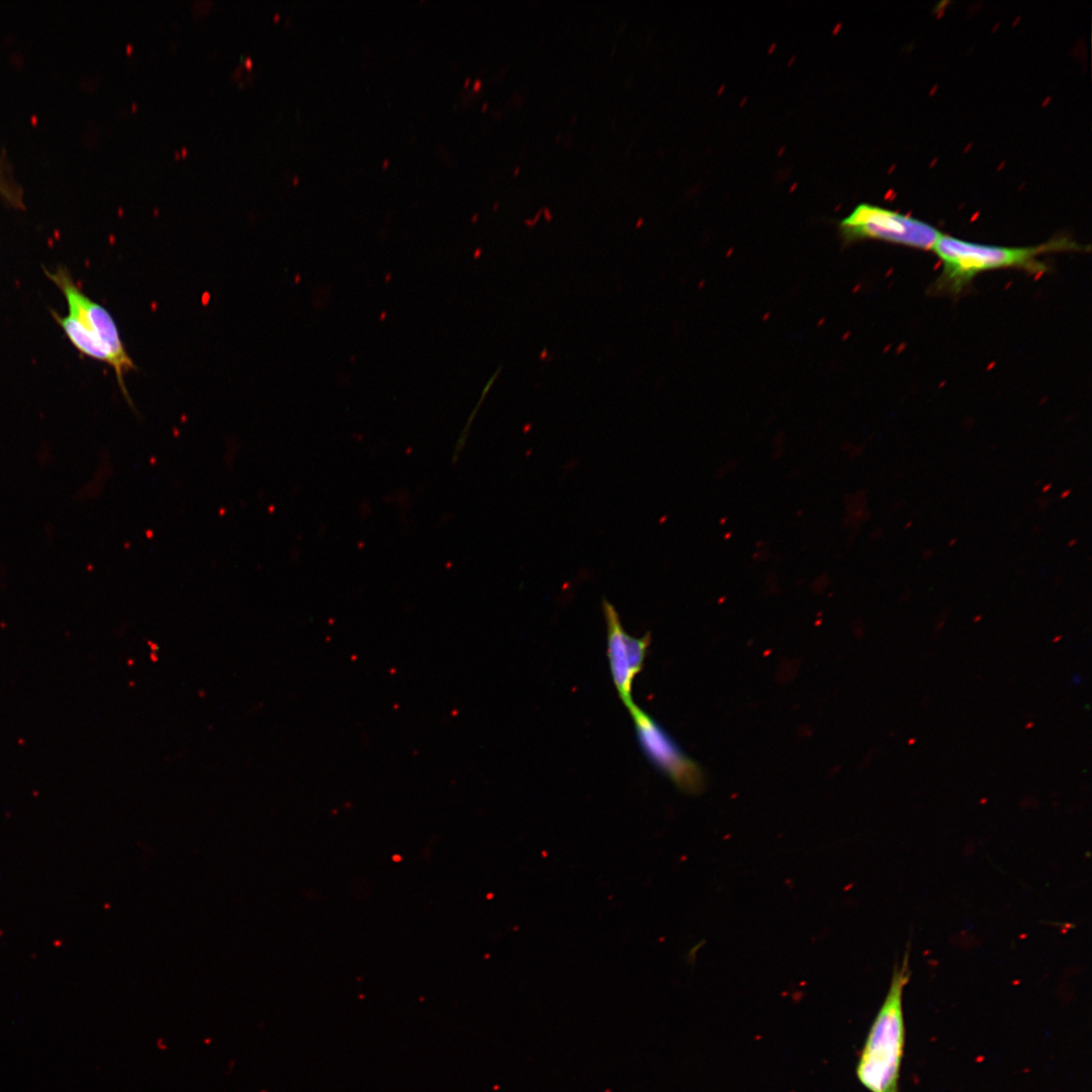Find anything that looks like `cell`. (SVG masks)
Here are the masks:
<instances>
[{
    "mask_svg": "<svg viewBox=\"0 0 1092 1092\" xmlns=\"http://www.w3.org/2000/svg\"><path fill=\"white\" fill-rule=\"evenodd\" d=\"M956 543H957V539L952 538V539L949 540L948 546H953Z\"/></svg>",
    "mask_w": 1092,
    "mask_h": 1092,
    "instance_id": "obj_12",
    "label": "cell"
},
{
    "mask_svg": "<svg viewBox=\"0 0 1092 1092\" xmlns=\"http://www.w3.org/2000/svg\"><path fill=\"white\" fill-rule=\"evenodd\" d=\"M602 607L607 624V655L612 679L619 697L629 709L634 705L632 684L644 665L650 633L638 638L628 635L614 605L604 598Z\"/></svg>",
    "mask_w": 1092,
    "mask_h": 1092,
    "instance_id": "obj_6",
    "label": "cell"
},
{
    "mask_svg": "<svg viewBox=\"0 0 1092 1092\" xmlns=\"http://www.w3.org/2000/svg\"><path fill=\"white\" fill-rule=\"evenodd\" d=\"M0 190L2 191V187H1V186H0Z\"/></svg>",
    "mask_w": 1092,
    "mask_h": 1092,
    "instance_id": "obj_17",
    "label": "cell"
},
{
    "mask_svg": "<svg viewBox=\"0 0 1092 1092\" xmlns=\"http://www.w3.org/2000/svg\"><path fill=\"white\" fill-rule=\"evenodd\" d=\"M127 50H128L129 52L131 51V46H130V44H129V46L127 47Z\"/></svg>",
    "mask_w": 1092,
    "mask_h": 1092,
    "instance_id": "obj_16",
    "label": "cell"
},
{
    "mask_svg": "<svg viewBox=\"0 0 1092 1092\" xmlns=\"http://www.w3.org/2000/svg\"><path fill=\"white\" fill-rule=\"evenodd\" d=\"M1052 486H1053V484H1052V483H1046V484H1044V485L1042 486V488H1041V491H1042V492H1048V491H1049V490H1050V489L1052 488Z\"/></svg>",
    "mask_w": 1092,
    "mask_h": 1092,
    "instance_id": "obj_10",
    "label": "cell"
},
{
    "mask_svg": "<svg viewBox=\"0 0 1092 1092\" xmlns=\"http://www.w3.org/2000/svg\"><path fill=\"white\" fill-rule=\"evenodd\" d=\"M71 343L82 354L113 366L111 355L105 346L75 316L54 314Z\"/></svg>",
    "mask_w": 1092,
    "mask_h": 1092,
    "instance_id": "obj_7",
    "label": "cell"
},
{
    "mask_svg": "<svg viewBox=\"0 0 1092 1092\" xmlns=\"http://www.w3.org/2000/svg\"><path fill=\"white\" fill-rule=\"evenodd\" d=\"M639 746L648 760L666 776L680 791L700 793L704 788V774L699 764L680 748L672 736L649 714L637 707H630Z\"/></svg>",
    "mask_w": 1092,
    "mask_h": 1092,
    "instance_id": "obj_4",
    "label": "cell"
},
{
    "mask_svg": "<svg viewBox=\"0 0 1092 1092\" xmlns=\"http://www.w3.org/2000/svg\"><path fill=\"white\" fill-rule=\"evenodd\" d=\"M48 276L59 286L67 298L69 313L79 320L108 350L113 360L114 373L123 393L131 403L124 384V375L136 366L127 354L117 326L109 311L85 295L74 283L69 273L59 269Z\"/></svg>",
    "mask_w": 1092,
    "mask_h": 1092,
    "instance_id": "obj_5",
    "label": "cell"
},
{
    "mask_svg": "<svg viewBox=\"0 0 1092 1092\" xmlns=\"http://www.w3.org/2000/svg\"><path fill=\"white\" fill-rule=\"evenodd\" d=\"M844 242L878 240L918 250H932L941 233L918 218L861 203L839 222Z\"/></svg>",
    "mask_w": 1092,
    "mask_h": 1092,
    "instance_id": "obj_3",
    "label": "cell"
},
{
    "mask_svg": "<svg viewBox=\"0 0 1092 1092\" xmlns=\"http://www.w3.org/2000/svg\"><path fill=\"white\" fill-rule=\"evenodd\" d=\"M911 525H912V522H909V523H907V524L905 525V529H908V528H910V527H911Z\"/></svg>",
    "mask_w": 1092,
    "mask_h": 1092,
    "instance_id": "obj_14",
    "label": "cell"
},
{
    "mask_svg": "<svg viewBox=\"0 0 1092 1092\" xmlns=\"http://www.w3.org/2000/svg\"><path fill=\"white\" fill-rule=\"evenodd\" d=\"M1078 249L1082 247L1067 237L1053 238L1036 246L1005 247L978 244L941 234L932 249L941 264L934 289L959 294L977 275L1000 269L1042 274L1049 270V266L1039 259L1042 255Z\"/></svg>",
    "mask_w": 1092,
    "mask_h": 1092,
    "instance_id": "obj_1",
    "label": "cell"
},
{
    "mask_svg": "<svg viewBox=\"0 0 1092 1092\" xmlns=\"http://www.w3.org/2000/svg\"><path fill=\"white\" fill-rule=\"evenodd\" d=\"M910 975L907 950L895 966L888 993L858 1057L856 1077L870 1092H899L905 1045L903 991Z\"/></svg>",
    "mask_w": 1092,
    "mask_h": 1092,
    "instance_id": "obj_2",
    "label": "cell"
},
{
    "mask_svg": "<svg viewBox=\"0 0 1092 1092\" xmlns=\"http://www.w3.org/2000/svg\"><path fill=\"white\" fill-rule=\"evenodd\" d=\"M1071 492H1072L1071 488L1065 489V490H1064V491H1063V492H1062V493L1060 494V497H1061L1062 499H1064V498L1068 497V496L1070 495V493H1071Z\"/></svg>",
    "mask_w": 1092,
    "mask_h": 1092,
    "instance_id": "obj_9",
    "label": "cell"
},
{
    "mask_svg": "<svg viewBox=\"0 0 1092 1092\" xmlns=\"http://www.w3.org/2000/svg\"><path fill=\"white\" fill-rule=\"evenodd\" d=\"M1076 544H1077V539H1072V540H1070V541L1068 542L1067 546H1068V547H1073V546H1075Z\"/></svg>",
    "mask_w": 1092,
    "mask_h": 1092,
    "instance_id": "obj_11",
    "label": "cell"
},
{
    "mask_svg": "<svg viewBox=\"0 0 1092 1092\" xmlns=\"http://www.w3.org/2000/svg\"><path fill=\"white\" fill-rule=\"evenodd\" d=\"M1079 681H1080V677H1079V676H1075V677L1073 678V682H1074V684H1078Z\"/></svg>",
    "mask_w": 1092,
    "mask_h": 1092,
    "instance_id": "obj_13",
    "label": "cell"
},
{
    "mask_svg": "<svg viewBox=\"0 0 1092 1092\" xmlns=\"http://www.w3.org/2000/svg\"><path fill=\"white\" fill-rule=\"evenodd\" d=\"M981 617H982L981 615H980V616H977V617L975 618V622L979 621V620L981 619Z\"/></svg>",
    "mask_w": 1092,
    "mask_h": 1092,
    "instance_id": "obj_15",
    "label": "cell"
},
{
    "mask_svg": "<svg viewBox=\"0 0 1092 1092\" xmlns=\"http://www.w3.org/2000/svg\"><path fill=\"white\" fill-rule=\"evenodd\" d=\"M932 554H933V551L931 549H927V550H925L923 552V558L925 560L930 559L932 557Z\"/></svg>",
    "mask_w": 1092,
    "mask_h": 1092,
    "instance_id": "obj_8",
    "label": "cell"
}]
</instances>
